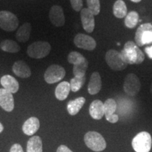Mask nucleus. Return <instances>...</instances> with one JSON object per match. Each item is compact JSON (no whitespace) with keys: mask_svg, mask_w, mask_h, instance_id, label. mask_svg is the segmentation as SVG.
<instances>
[{"mask_svg":"<svg viewBox=\"0 0 152 152\" xmlns=\"http://www.w3.org/2000/svg\"><path fill=\"white\" fill-rule=\"evenodd\" d=\"M123 60L127 64H140L144 61L145 56L135 42L128 41L125 44L124 48L120 52Z\"/></svg>","mask_w":152,"mask_h":152,"instance_id":"obj_1","label":"nucleus"},{"mask_svg":"<svg viewBox=\"0 0 152 152\" xmlns=\"http://www.w3.org/2000/svg\"><path fill=\"white\" fill-rule=\"evenodd\" d=\"M84 141L87 147L93 151H102L106 148V142L103 136L95 131L87 132L85 134Z\"/></svg>","mask_w":152,"mask_h":152,"instance_id":"obj_2","label":"nucleus"},{"mask_svg":"<svg viewBox=\"0 0 152 152\" xmlns=\"http://www.w3.org/2000/svg\"><path fill=\"white\" fill-rule=\"evenodd\" d=\"M51 52V45L47 42H35L28 46L27 54L30 57L36 59H39L48 56Z\"/></svg>","mask_w":152,"mask_h":152,"instance_id":"obj_3","label":"nucleus"},{"mask_svg":"<svg viewBox=\"0 0 152 152\" xmlns=\"http://www.w3.org/2000/svg\"><path fill=\"white\" fill-rule=\"evenodd\" d=\"M151 145V134L145 131L138 133L132 141V147L136 152H149Z\"/></svg>","mask_w":152,"mask_h":152,"instance_id":"obj_4","label":"nucleus"},{"mask_svg":"<svg viewBox=\"0 0 152 152\" xmlns=\"http://www.w3.org/2000/svg\"><path fill=\"white\" fill-rule=\"evenodd\" d=\"M134 39L138 47L152 43V24L147 23L140 25L136 31Z\"/></svg>","mask_w":152,"mask_h":152,"instance_id":"obj_5","label":"nucleus"},{"mask_svg":"<svg viewBox=\"0 0 152 152\" xmlns=\"http://www.w3.org/2000/svg\"><path fill=\"white\" fill-rule=\"evenodd\" d=\"M105 59L106 64L113 71H123L128 66V64L123 60L120 52L115 49H110L106 52Z\"/></svg>","mask_w":152,"mask_h":152,"instance_id":"obj_6","label":"nucleus"},{"mask_svg":"<svg viewBox=\"0 0 152 152\" xmlns=\"http://www.w3.org/2000/svg\"><path fill=\"white\" fill-rule=\"evenodd\" d=\"M19 24L18 19L13 13L7 11H0V28L7 32L16 30Z\"/></svg>","mask_w":152,"mask_h":152,"instance_id":"obj_7","label":"nucleus"},{"mask_svg":"<svg viewBox=\"0 0 152 152\" xmlns=\"http://www.w3.org/2000/svg\"><path fill=\"white\" fill-rule=\"evenodd\" d=\"M66 71L64 68L57 64H53L47 68L44 75V77L47 83L54 84L64 79Z\"/></svg>","mask_w":152,"mask_h":152,"instance_id":"obj_8","label":"nucleus"},{"mask_svg":"<svg viewBox=\"0 0 152 152\" xmlns=\"http://www.w3.org/2000/svg\"><path fill=\"white\" fill-rule=\"evenodd\" d=\"M141 89V83L140 79L134 73H129L125 77L123 84V90L127 94L135 96L140 92Z\"/></svg>","mask_w":152,"mask_h":152,"instance_id":"obj_9","label":"nucleus"},{"mask_svg":"<svg viewBox=\"0 0 152 152\" xmlns=\"http://www.w3.org/2000/svg\"><path fill=\"white\" fill-rule=\"evenodd\" d=\"M74 44L78 48L88 51L94 50L96 47V42L94 38L83 33L75 35L74 37Z\"/></svg>","mask_w":152,"mask_h":152,"instance_id":"obj_10","label":"nucleus"},{"mask_svg":"<svg viewBox=\"0 0 152 152\" xmlns=\"http://www.w3.org/2000/svg\"><path fill=\"white\" fill-rule=\"evenodd\" d=\"M104 115L106 121L111 123H115L118 121L119 117L115 113L117 109L116 102L113 99H108L104 103Z\"/></svg>","mask_w":152,"mask_h":152,"instance_id":"obj_11","label":"nucleus"},{"mask_svg":"<svg viewBox=\"0 0 152 152\" xmlns=\"http://www.w3.org/2000/svg\"><path fill=\"white\" fill-rule=\"evenodd\" d=\"M49 19L52 23L56 27H61L65 24V16L64 11L59 6H53L49 11Z\"/></svg>","mask_w":152,"mask_h":152,"instance_id":"obj_12","label":"nucleus"},{"mask_svg":"<svg viewBox=\"0 0 152 152\" xmlns=\"http://www.w3.org/2000/svg\"><path fill=\"white\" fill-rule=\"evenodd\" d=\"M80 17L83 28L87 33H91L94 31L95 27L94 16L89 11L87 8H84L81 10Z\"/></svg>","mask_w":152,"mask_h":152,"instance_id":"obj_13","label":"nucleus"},{"mask_svg":"<svg viewBox=\"0 0 152 152\" xmlns=\"http://www.w3.org/2000/svg\"><path fill=\"white\" fill-rule=\"evenodd\" d=\"M0 106L7 112L14 109V99L13 94L4 88H0Z\"/></svg>","mask_w":152,"mask_h":152,"instance_id":"obj_14","label":"nucleus"},{"mask_svg":"<svg viewBox=\"0 0 152 152\" xmlns=\"http://www.w3.org/2000/svg\"><path fill=\"white\" fill-rule=\"evenodd\" d=\"M12 71L16 76L22 78H28L31 75V70L23 61H17L14 64Z\"/></svg>","mask_w":152,"mask_h":152,"instance_id":"obj_15","label":"nucleus"},{"mask_svg":"<svg viewBox=\"0 0 152 152\" xmlns=\"http://www.w3.org/2000/svg\"><path fill=\"white\" fill-rule=\"evenodd\" d=\"M0 83L4 89L11 94H14L18 91L19 84L13 76L9 75H3L0 80Z\"/></svg>","mask_w":152,"mask_h":152,"instance_id":"obj_16","label":"nucleus"},{"mask_svg":"<svg viewBox=\"0 0 152 152\" xmlns=\"http://www.w3.org/2000/svg\"><path fill=\"white\" fill-rule=\"evenodd\" d=\"M89 112H90V115L93 119H102L104 115V103L99 99L93 101L90 106Z\"/></svg>","mask_w":152,"mask_h":152,"instance_id":"obj_17","label":"nucleus"},{"mask_svg":"<svg viewBox=\"0 0 152 152\" xmlns=\"http://www.w3.org/2000/svg\"><path fill=\"white\" fill-rule=\"evenodd\" d=\"M39 121L36 117H30L23 123V132L26 135H33L39 128Z\"/></svg>","mask_w":152,"mask_h":152,"instance_id":"obj_18","label":"nucleus"},{"mask_svg":"<svg viewBox=\"0 0 152 152\" xmlns=\"http://www.w3.org/2000/svg\"><path fill=\"white\" fill-rule=\"evenodd\" d=\"M102 89V79L98 72H94L91 75L90 82H89L88 90L89 94L94 95L98 94Z\"/></svg>","mask_w":152,"mask_h":152,"instance_id":"obj_19","label":"nucleus"},{"mask_svg":"<svg viewBox=\"0 0 152 152\" xmlns=\"http://www.w3.org/2000/svg\"><path fill=\"white\" fill-rule=\"evenodd\" d=\"M71 91L70 83L67 81H64L57 85L55 90V96L58 100L64 101L68 97Z\"/></svg>","mask_w":152,"mask_h":152,"instance_id":"obj_20","label":"nucleus"},{"mask_svg":"<svg viewBox=\"0 0 152 152\" xmlns=\"http://www.w3.org/2000/svg\"><path fill=\"white\" fill-rule=\"evenodd\" d=\"M32 26L30 23H25L17 30L16 37L17 40L20 42H26L29 40Z\"/></svg>","mask_w":152,"mask_h":152,"instance_id":"obj_21","label":"nucleus"},{"mask_svg":"<svg viewBox=\"0 0 152 152\" xmlns=\"http://www.w3.org/2000/svg\"><path fill=\"white\" fill-rule=\"evenodd\" d=\"M85 99L83 96L78 97L74 100H71L67 104V111L71 115H75L80 111L85 103Z\"/></svg>","mask_w":152,"mask_h":152,"instance_id":"obj_22","label":"nucleus"},{"mask_svg":"<svg viewBox=\"0 0 152 152\" xmlns=\"http://www.w3.org/2000/svg\"><path fill=\"white\" fill-rule=\"evenodd\" d=\"M27 152H42V142L39 136H33L27 143Z\"/></svg>","mask_w":152,"mask_h":152,"instance_id":"obj_23","label":"nucleus"},{"mask_svg":"<svg viewBox=\"0 0 152 152\" xmlns=\"http://www.w3.org/2000/svg\"><path fill=\"white\" fill-rule=\"evenodd\" d=\"M113 14L118 18H123L128 14L126 4L123 0H117L113 7Z\"/></svg>","mask_w":152,"mask_h":152,"instance_id":"obj_24","label":"nucleus"},{"mask_svg":"<svg viewBox=\"0 0 152 152\" xmlns=\"http://www.w3.org/2000/svg\"><path fill=\"white\" fill-rule=\"evenodd\" d=\"M0 48L4 52L9 53H17L20 50V47L16 42L11 39H5L0 44Z\"/></svg>","mask_w":152,"mask_h":152,"instance_id":"obj_25","label":"nucleus"},{"mask_svg":"<svg viewBox=\"0 0 152 152\" xmlns=\"http://www.w3.org/2000/svg\"><path fill=\"white\" fill-rule=\"evenodd\" d=\"M139 21V14L137 11H132L126 15L125 18V25L128 28H134Z\"/></svg>","mask_w":152,"mask_h":152,"instance_id":"obj_26","label":"nucleus"},{"mask_svg":"<svg viewBox=\"0 0 152 152\" xmlns=\"http://www.w3.org/2000/svg\"><path fill=\"white\" fill-rule=\"evenodd\" d=\"M88 61L86 59L84 62L81 63V64H77V65H74L73 68V72L75 77H85V73H86L87 69V68H88Z\"/></svg>","mask_w":152,"mask_h":152,"instance_id":"obj_27","label":"nucleus"},{"mask_svg":"<svg viewBox=\"0 0 152 152\" xmlns=\"http://www.w3.org/2000/svg\"><path fill=\"white\" fill-rule=\"evenodd\" d=\"M86 80V77H74L71 80L70 82V85H71V90L73 92H76L79 91L83 86Z\"/></svg>","mask_w":152,"mask_h":152,"instance_id":"obj_28","label":"nucleus"},{"mask_svg":"<svg viewBox=\"0 0 152 152\" xmlns=\"http://www.w3.org/2000/svg\"><path fill=\"white\" fill-rule=\"evenodd\" d=\"M67 59L68 61L69 62L70 64H73L74 66L84 62L86 60V58H85L80 53L77 52H72L68 54Z\"/></svg>","mask_w":152,"mask_h":152,"instance_id":"obj_29","label":"nucleus"},{"mask_svg":"<svg viewBox=\"0 0 152 152\" xmlns=\"http://www.w3.org/2000/svg\"><path fill=\"white\" fill-rule=\"evenodd\" d=\"M87 9L94 16H96L100 12L99 0H87Z\"/></svg>","mask_w":152,"mask_h":152,"instance_id":"obj_30","label":"nucleus"},{"mask_svg":"<svg viewBox=\"0 0 152 152\" xmlns=\"http://www.w3.org/2000/svg\"><path fill=\"white\" fill-rule=\"evenodd\" d=\"M72 8L75 11H80L83 8V0H70Z\"/></svg>","mask_w":152,"mask_h":152,"instance_id":"obj_31","label":"nucleus"},{"mask_svg":"<svg viewBox=\"0 0 152 152\" xmlns=\"http://www.w3.org/2000/svg\"><path fill=\"white\" fill-rule=\"evenodd\" d=\"M10 152H24L21 146L19 144H15L11 147Z\"/></svg>","mask_w":152,"mask_h":152,"instance_id":"obj_32","label":"nucleus"},{"mask_svg":"<svg viewBox=\"0 0 152 152\" xmlns=\"http://www.w3.org/2000/svg\"><path fill=\"white\" fill-rule=\"evenodd\" d=\"M56 152H73V151H72L71 150L67 147V146L61 145L58 147V149H57Z\"/></svg>","mask_w":152,"mask_h":152,"instance_id":"obj_33","label":"nucleus"},{"mask_svg":"<svg viewBox=\"0 0 152 152\" xmlns=\"http://www.w3.org/2000/svg\"><path fill=\"white\" fill-rule=\"evenodd\" d=\"M144 52H145L146 54H147L149 58L152 59V45L151 46L146 47V48L144 49Z\"/></svg>","mask_w":152,"mask_h":152,"instance_id":"obj_34","label":"nucleus"},{"mask_svg":"<svg viewBox=\"0 0 152 152\" xmlns=\"http://www.w3.org/2000/svg\"><path fill=\"white\" fill-rule=\"evenodd\" d=\"M4 130V126L3 125L0 123V133H1Z\"/></svg>","mask_w":152,"mask_h":152,"instance_id":"obj_35","label":"nucleus"},{"mask_svg":"<svg viewBox=\"0 0 152 152\" xmlns=\"http://www.w3.org/2000/svg\"><path fill=\"white\" fill-rule=\"evenodd\" d=\"M130 1H132V2H134V3H139V2H140L142 0H130Z\"/></svg>","mask_w":152,"mask_h":152,"instance_id":"obj_36","label":"nucleus"},{"mask_svg":"<svg viewBox=\"0 0 152 152\" xmlns=\"http://www.w3.org/2000/svg\"><path fill=\"white\" fill-rule=\"evenodd\" d=\"M150 92H151V96H152V83H151V86H150Z\"/></svg>","mask_w":152,"mask_h":152,"instance_id":"obj_37","label":"nucleus"}]
</instances>
